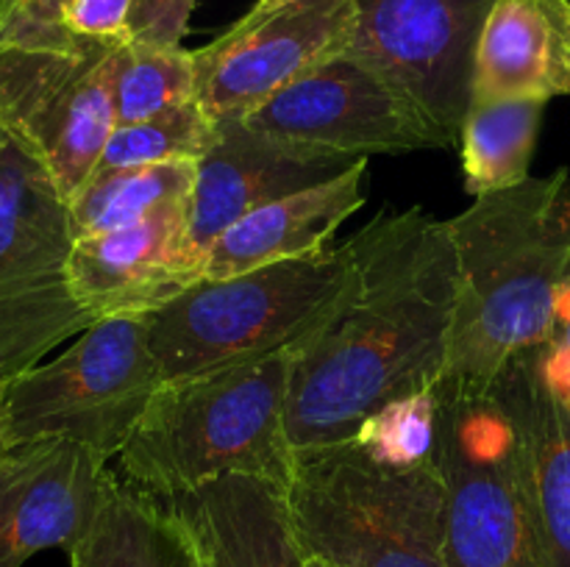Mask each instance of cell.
<instances>
[{"mask_svg": "<svg viewBox=\"0 0 570 567\" xmlns=\"http://www.w3.org/2000/svg\"><path fill=\"white\" fill-rule=\"evenodd\" d=\"M356 284L354 242L198 284L148 317L161 381L298 350Z\"/></svg>", "mask_w": 570, "mask_h": 567, "instance_id": "277c9868", "label": "cell"}, {"mask_svg": "<svg viewBox=\"0 0 570 567\" xmlns=\"http://www.w3.org/2000/svg\"><path fill=\"white\" fill-rule=\"evenodd\" d=\"M70 567H204V559L170 500L111 472L92 526L70 550Z\"/></svg>", "mask_w": 570, "mask_h": 567, "instance_id": "ffe728a7", "label": "cell"}, {"mask_svg": "<svg viewBox=\"0 0 570 567\" xmlns=\"http://www.w3.org/2000/svg\"><path fill=\"white\" fill-rule=\"evenodd\" d=\"M195 3L198 0H134L128 11L126 42L181 48Z\"/></svg>", "mask_w": 570, "mask_h": 567, "instance_id": "4316f807", "label": "cell"}, {"mask_svg": "<svg viewBox=\"0 0 570 567\" xmlns=\"http://www.w3.org/2000/svg\"><path fill=\"white\" fill-rule=\"evenodd\" d=\"M111 470L104 456L67 439L17 445L0 465V567L33 554H70L92 526Z\"/></svg>", "mask_w": 570, "mask_h": 567, "instance_id": "5bb4252c", "label": "cell"}, {"mask_svg": "<svg viewBox=\"0 0 570 567\" xmlns=\"http://www.w3.org/2000/svg\"><path fill=\"white\" fill-rule=\"evenodd\" d=\"M148 317H104L76 342L6 384L11 442L67 439L120 456L161 387Z\"/></svg>", "mask_w": 570, "mask_h": 567, "instance_id": "ba28073f", "label": "cell"}, {"mask_svg": "<svg viewBox=\"0 0 570 567\" xmlns=\"http://www.w3.org/2000/svg\"><path fill=\"white\" fill-rule=\"evenodd\" d=\"M289 3H295V0H256V3L250 6L248 14H243V17H248V20H259V17L273 14V11L284 9V6H289Z\"/></svg>", "mask_w": 570, "mask_h": 567, "instance_id": "4dcf8cb0", "label": "cell"}, {"mask_svg": "<svg viewBox=\"0 0 570 567\" xmlns=\"http://www.w3.org/2000/svg\"><path fill=\"white\" fill-rule=\"evenodd\" d=\"M72 0H0V50L67 48L76 39L65 28Z\"/></svg>", "mask_w": 570, "mask_h": 567, "instance_id": "484cf974", "label": "cell"}, {"mask_svg": "<svg viewBox=\"0 0 570 567\" xmlns=\"http://www.w3.org/2000/svg\"><path fill=\"white\" fill-rule=\"evenodd\" d=\"M284 489L306 559L328 567H449L434 454L423 465L393 467L354 439L295 450Z\"/></svg>", "mask_w": 570, "mask_h": 567, "instance_id": "5b68a950", "label": "cell"}, {"mask_svg": "<svg viewBox=\"0 0 570 567\" xmlns=\"http://www.w3.org/2000/svg\"><path fill=\"white\" fill-rule=\"evenodd\" d=\"M195 100L193 50L122 42L117 50V126L148 120Z\"/></svg>", "mask_w": 570, "mask_h": 567, "instance_id": "603a6c76", "label": "cell"}, {"mask_svg": "<svg viewBox=\"0 0 570 567\" xmlns=\"http://www.w3.org/2000/svg\"><path fill=\"white\" fill-rule=\"evenodd\" d=\"M356 0H295L273 14L239 17L215 42L193 50L195 100L212 120L248 117L323 61L345 53Z\"/></svg>", "mask_w": 570, "mask_h": 567, "instance_id": "7c38bea8", "label": "cell"}, {"mask_svg": "<svg viewBox=\"0 0 570 567\" xmlns=\"http://www.w3.org/2000/svg\"><path fill=\"white\" fill-rule=\"evenodd\" d=\"M351 242L354 289L295 354L293 454L351 442L382 406L438 387L449 365L456 309L449 222L423 209L382 215Z\"/></svg>", "mask_w": 570, "mask_h": 567, "instance_id": "6da1fadb", "label": "cell"}, {"mask_svg": "<svg viewBox=\"0 0 570 567\" xmlns=\"http://www.w3.org/2000/svg\"><path fill=\"white\" fill-rule=\"evenodd\" d=\"M215 122V145L198 161L189 198V245L200 259H206L223 231L254 209L340 176L360 161L298 153L256 133L243 117Z\"/></svg>", "mask_w": 570, "mask_h": 567, "instance_id": "9a60e30c", "label": "cell"}, {"mask_svg": "<svg viewBox=\"0 0 570 567\" xmlns=\"http://www.w3.org/2000/svg\"><path fill=\"white\" fill-rule=\"evenodd\" d=\"M131 3L134 0H72L65 14V28L72 37L126 42Z\"/></svg>", "mask_w": 570, "mask_h": 567, "instance_id": "f1b7e54d", "label": "cell"}, {"mask_svg": "<svg viewBox=\"0 0 570 567\" xmlns=\"http://www.w3.org/2000/svg\"><path fill=\"white\" fill-rule=\"evenodd\" d=\"M456 309L445 381L490 389L507 365L549 339L570 265V172L529 176L451 217Z\"/></svg>", "mask_w": 570, "mask_h": 567, "instance_id": "7a4b0ae2", "label": "cell"}, {"mask_svg": "<svg viewBox=\"0 0 570 567\" xmlns=\"http://www.w3.org/2000/svg\"><path fill=\"white\" fill-rule=\"evenodd\" d=\"M546 381L554 387L566 404H570V265L562 278L560 295H557L554 322H551L549 339L534 348Z\"/></svg>", "mask_w": 570, "mask_h": 567, "instance_id": "83f0119b", "label": "cell"}, {"mask_svg": "<svg viewBox=\"0 0 570 567\" xmlns=\"http://www.w3.org/2000/svg\"><path fill=\"white\" fill-rule=\"evenodd\" d=\"M243 122L273 142L326 159L356 161L456 145L410 94L345 53L284 87Z\"/></svg>", "mask_w": 570, "mask_h": 567, "instance_id": "30bf717a", "label": "cell"}, {"mask_svg": "<svg viewBox=\"0 0 570 567\" xmlns=\"http://www.w3.org/2000/svg\"><path fill=\"white\" fill-rule=\"evenodd\" d=\"M367 159L340 176L259 206L220 233L204 278H226L328 248L340 226L365 206Z\"/></svg>", "mask_w": 570, "mask_h": 567, "instance_id": "e0dca14e", "label": "cell"}, {"mask_svg": "<svg viewBox=\"0 0 570 567\" xmlns=\"http://www.w3.org/2000/svg\"><path fill=\"white\" fill-rule=\"evenodd\" d=\"M434 415H438L434 389L393 400L360 428L354 442H360L373 459L384 465H423L434 454Z\"/></svg>", "mask_w": 570, "mask_h": 567, "instance_id": "d4e9b609", "label": "cell"}, {"mask_svg": "<svg viewBox=\"0 0 570 567\" xmlns=\"http://www.w3.org/2000/svg\"><path fill=\"white\" fill-rule=\"evenodd\" d=\"M295 354L282 350L161 384L120 454L122 481L156 498L232 472L287 484Z\"/></svg>", "mask_w": 570, "mask_h": 567, "instance_id": "3957f363", "label": "cell"}, {"mask_svg": "<svg viewBox=\"0 0 570 567\" xmlns=\"http://www.w3.org/2000/svg\"><path fill=\"white\" fill-rule=\"evenodd\" d=\"M70 203L48 167L0 122V378L37 367L92 326L70 287Z\"/></svg>", "mask_w": 570, "mask_h": 567, "instance_id": "52a82bcc", "label": "cell"}, {"mask_svg": "<svg viewBox=\"0 0 570 567\" xmlns=\"http://www.w3.org/2000/svg\"><path fill=\"white\" fill-rule=\"evenodd\" d=\"M570 98V0H495L473 67V100Z\"/></svg>", "mask_w": 570, "mask_h": 567, "instance_id": "d6986e66", "label": "cell"}, {"mask_svg": "<svg viewBox=\"0 0 570 567\" xmlns=\"http://www.w3.org/2000/svg\"><path fill=\"white\" fill-rule=\"evenodd\" d=\"M306 565H309V567H328V565H323V561H317V559H306Z\"/></svg>", "mask_w": 570, "mask_h": 567, "instance_id": "1f68e13d", "label": "cell"}, {"mask_svg": "<svg viewBox=\"0 0 570 567\" xmlns=\"http://www.w3.org/2000/svg\"><path fill=\"white\" fill-rule=\"evenodd\" d=\"M189 198L134 226L76 239L70 287L92 320L150 317L204 278L206 259L189 245Z\"/></svg>", "mask_w": 570, "mask_h": 567, "instance_id": "4fadbf2b", "label": "cell"}, {"mask_svg": "<svg viewBox=\"0 0 570 567\" xmlns=\"http://www.w3.org/2000/svg\"><path fill=\"white\" fill-rule=\"evenodd\" d=\"M195 176H198V161L95 170L67 200L72 233L81 239L134 226L159 211L161 206L189 198Z\"/></svg>", "mask_w": 570, "mask_h": 567, "instance_id": "7402d4cb", "label": "cell"}, {"mask_svg": "<svg viewBox=\"0 0 570 567\" xmlns=\"http://www.w3.org/2000/svg\"><path fill=\"white\" fill-rule=\"evenodd\" d=\"M165 500L193 531L204 567H309L287 489L273 478L232 472Z\"/></svg>", "mask_w": 570, "mask_h": 567, "instance_id": "2e32d148", "label": "cell"}, {"mask_svg": "<svg viewBox=\"0 0 570 567\" xmlns=\"http://www.w3.org/2000/svg\"><path fill=\"white\" fill-rule=\"evenodd\" d=\"M215 137L217 122L206 115L198 100H189L148 120L115 126L95 170L200 161L215 145Z\"/></svg>", "mask_w": 570, "mask_h": 567, "instance_id": "cb8c5ba5", "label": "cell"}, {"mask_svg": "<svg viewBox=\"0 0 570 567\" xmlns=\"http://www.w3.org/2000/svg\"><path fill=\"white\" fill-rule=\"evenodd\" d=\"M434 398L449 567H543L521 431L495 384L465 389L440 378Z\"/></svg>", "mask_w": 570, "mask_h": 567, "instance_id": "8992f818", "label": "cell"}, {"mask_svg": "<svg viewBox=\"0 0 570 567\" xmlns=\"http://www.w3.org/2000/svg\"><path fill=\"white\" fill-rule=\"evenodd\" d=\"M6 378H0V465L6 461V456L14 450V442H11L9 434V420H6Z\"/></svg>", "mask_w": 570, "mask_h": 567, "instance_id": "f546056e", "label": "cell"}, {"mask_svg": "<svg viewBox=\"0 0 570 567\" xmlns=\"http://www.w3.org/2000/svg\"><path fill=\"white\" fill-rule=\"evenodd\" d=\"M120 44L81 37L67 48L0 50V122L48 167L67 200L92 176L117 126Z\"/></svg>", "mask_w": 570, "mask_h": 567, "instance_id": "9c48e42d", "label": "cell"}, {"mask_svg": "<svg viewBox=\"0 0 570 567\" xmlns=\"http://www.w3.org/2000/svg\"><path fill=\"white\" fill-rule=\"evenodd\" d=\"M523 442L543 567H570V404L546 381L534 350L495 378Z\"/></svg>", "mask_w": 570, "mask_h": 567, "instance_id": "ac0fdd59", "label": "cell"}, {"mask_svg": "<svg viewBox=\"0 0 570 567\" xmlns=\"http://www.w3.org/2000/svg\"><path fill=\"white\" fill-rule=\"evenodd\" d=\"M495 0H356L345 56L410 94L460 145L473 67Z\"/></svg>", "mask_w": 570, "mask_h": 567, "instance_id": "8fae6325", "label": "cell"}, {"mask_svg": "<svg viewBox=\"0 0 570 567\" xmlns=\"http://www.w3.org/2000/svg\"><path fill=\"white\" fill-rule=\"evenodd\" d=\"M546 106L538 98L471 100L460 128V159L473 198L510 189L532 176L529 167Z\"/></svg>", "mask_w": 570, "mask_h": 567, "instance_id": "44dd1931", "label": "cell"}]
</instances>
